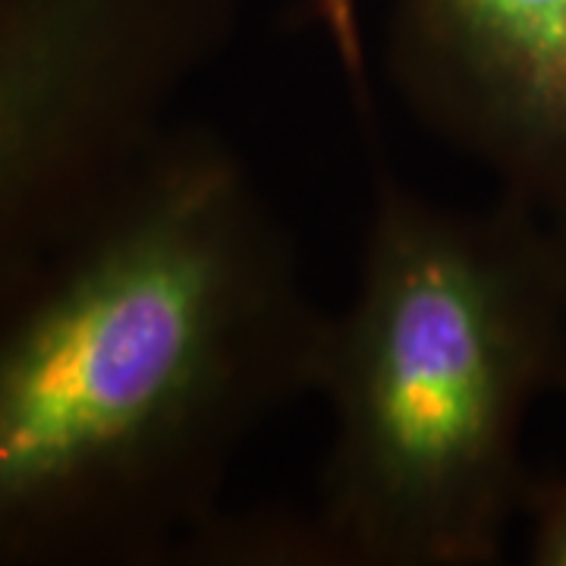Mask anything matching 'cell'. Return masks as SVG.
Returning a JSON list of instances; mask_svg holds the SVG:
<instances>
[{
	"label": "cell",
	"instance_id": "6da1fadb",
	"mask_svg": "<svg viewBox=\"0 0 566 566\" xmlns=\"http://www.w3.org/2000/svg\"><path fill=\"white\" fill-rule=\"evenodd\" d=\"M331 312L230 145L177 126L0 300V566H155L318 390Z\"/></svg>",
	"mask_w": 566,
	"mask_h": 566
},
{
	"label": "cell",
	"instance_id": "7a4b0ae2",
	"mask_svg": "<svg viewBox=\"0 0 566 566\" xmlns=\"http://www.w3.org/2000/svg\"><path fill=\"white\" fill-rule=\"evenodd\" d=\"M368 164L353 300L331 315L322 501L274 554L344 566H488L526 513L523 434L566 375V255L545 214L424 199L387 161L363 29L327 0Z\"/></svg>",
	"mask_w": 566,
	"mask_h": 566
},
{
	"label": "cell",
	"instance_id": "3957f363",
	"mask_svg": "<svg viewBox=\"0 0 566 566\" xmlns=\"http://www.w3.org/2000/svg\"><path fill=\"white\" fill-rule=\"evenodd\" d=\"M243 0H0V300L180 126Z\"/></svg>",
	"mask_w": 566,
	"mask_h": 566
},
{
	"label": "cell",
	"instance_id": "277c9868",
	"mask_svg": "<svg viewBox=\"0 0 566 566\" xmlns=\"http://www.w3.org/2000/svg\"><path fill=\"white\" fill-rule=\"evenodd\" d=\"M387 76L431 136L551 214L566 196V0H390Z\"/></svg>",
	"mask_w": 566,
	"mask_h": 566
},
{
	"label": "cell",
	"instance_id": "5b68a950",
	"mask_svg": "<svg viewBox=\"0 0 566 566\" xmlns=\"http://www.w3.org/2000/svg\"><path fill=\"white\" fill-rule=\"evenodd\" d=\"M560 390L566 394V375ZM523 520H526V564L566 566V475L532 485Z\"/></svg>",
	"mask_w": 566,
	"mask_h": 566
},
{
	"label": "cell",
	"instance_id": "8992f818",
	"mask_svg": "<svg viewBox=\"0 0 566 566\" xmlns=\"http://www.w3.org/2000/svg\"><path fill=\"white\" fill-rule=\"evenodd\" d=\"M547 221H551V227H554V233H557V240H560V249H564V255H566V196H564V202L557 205L551 214H545Z\"/></svg>",
	"mask_w": 566,
	"mask_h": 566
}]
</instances>
